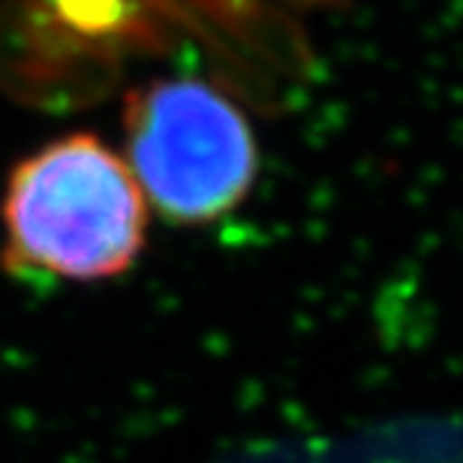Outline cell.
<instances>
[{
	"mask_svg": "<svg viewBox=\"0 0 463 463\" xmlns=\"http://www.w3.org/2000/svg\"><path fill=\"white\" fill-rule=\"evenodd\" d=\"M147 205L127 160L103 138L72 133L24 156L4 193L9 271L109 280L145 247Z\"/></svg>",
	"mask_w": 463,
	"mask_h": 463,
	"instance_id": "cell-1",
	"label": "cell"
},
{
	"mask_svg": "<svg viewBox=\"0 0 463 463\" xmlns=\"http://www.w3.org/2000/svg\"><path fill=\"white\" fill-rule=\"evenodd\" d=\"M127 165L165 220L211 223L238 208L259 175L244 112L196 79H165L127 103Z\"/></svg>",
	"mask_w": 463,
	"mask_h": 463,
	"instance_id": "cell-2",
	"label": "cell"
}]
</instances>
